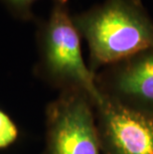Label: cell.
I'll return each mask as SVG.
<instances>
[{"mask_svg": "<svg viewBox=\"0 0 153 154\" xmlns=\"http://www.w3.org/2000/svg\"><path fill=\"white\" fill-rule=\"evenodd\" d=\"M72 19L87 44L93 74L153 47V18L141 0H103Z\"/></svg>", "mask_w": 153, "mask_h": 154, "instance_id": "6da1fadb", "label": "cell"}, {"mask_svg": "<svg viewBox=\"0 0 153 154\" xmlns=\"http://www.w3.org/2000/svg\"><path fill=\"white\" fill-rule=\"evenodd\" d=\"M36 75L58 93L79 91L87 94L96 106L103 100L96 75L82 52V37L67 4L53 3L47 18L37 19Z\"/></svg>", "mask_w": 153, "mask_h": 154, "instance_id": "7a4b0ae2", "label": "cell"}, {"mask_svg": "<svg viewBox=\"0 0 153 154\" xmlns=\"http://www.w3.org/2000/svg\"><path fill=\"white\" fill-rule=\"evenodd\" d=\"M94 107L83 91L58 93L46 107L42 154H100Z\"/></svg>", "mask_w": 153, "mask_h": 154, "instance_id": "3957f363", "label": "cell"}, {"mask_svg": "<svg viewBox=\"0 0 153 154\" xmlns=\"http://www.w3.org/2000/svg\"><path fill=\"white\" fill-rule=\"evenodd\" d=\"M94 75L103 99L128 109L153 113V47L109 65Z\"/></svg>", "mask_w": 153, "mask_h": 154, "instance_id": "277c9868", "label": "cell"}, {"mask_svg": "<svg viewBox=\"0 0 153 154\" xmlns=\"http://www.w3.org/2000/svg\"><path fill=\"white\" fill-rule=\"evenodd\" d=\"M94 112L100 154H153V113L125 109L103 97Z\"/></svg>", "mask_w": 153, "mask_h": 154, "instance_id": "5b68a950", "label": "cell"}, {"mask_svg": "<svg viewBox=\"0 0 153 154\" xmlns=\"http://www.w3.org/2000/svg\"><path fill=\"white\" fill-rule=\"evenodd\" d=\"M38 0H0V3L12 17L17 20L27 22L36 20L33 6ZM53 3L67 4L69 0H52Z\"/></svg>", "mask_w": 153, "mask_h": 154, "instance_id": "8992f818", "label": "cell"}, {"mask_svg": "<svg viewBox=\"0 0 153 154\" xmlns=\"http://www.w3.org/2000/svg\"><path fill=\"white\" fill-rule=\"evenodd\" d=\"M17 137V126L7 114L0 109V149L11 145Z\"/></svg>", "mask_w": 153, "mask_h": 154, "instance_id": "52a82bcc", "label": "cell"}]
</instances>
